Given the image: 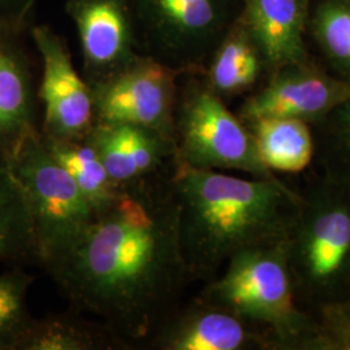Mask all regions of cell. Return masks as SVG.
I'll use <instances>...</instances> for the list:
<instances>
[{"label": "cell", "instance_id": "cell-1", "mask_svg": "<svg viewBox=\"0 0 350 350\" xmlns=\"http://www.w3.org/2000/svg\"><path fill=\"white\" fill-rule=\"evenodd\" d=\"M170 167L122 186L79 241L44 267L75 312L98 318L125 348L148 344L192 280Z\"/></svg>", "mask_w": 350, "mask_h": 350}, {"label": "cell", "instance_id": "cell-2", "mask_svg": "<svg viewBox=\"0 0 350 350\" xmlns=\"http://www.w3.org/2000/svg\"><path fill=\"white\" fill-rule=\"evenodd\" d=\"M169 178L191 279L212 280L240 250L288 240L302 204L280 180L244 179L175 160Z\"/></svg>", "mask_w": 350, "mask_h": 350}, {"label": "cell", "instance_id": "cell-3", "mask_svg": "<svg viewBox=\"0 0 350 350\" xmlns=\"http://www.w3.org/2000/svg\"><path fill=\"white\" fill-rule=\"evenodd\" d=\"M288 240L240 250L201 295L250 323L266 325L284 345L302 348L317 325L295 302Z\"/></svg>", "mask_w": 350, "mask_h": 350}, {"label": "cell", "instance_id": "cell-4", "mask_svg": "<svg viewBox=\"0 0 350 350\" xmlns=\"http://www.w3.org/2000/svg\"><path fill=\"white\" fill-rule=\"evenodd\" d=\"M39 131L24 139L5 161L25 196L39 262L46 267L86 234L96 211L44 146Z\"/></svg>", "mask_w": 350, "mask_h": 350}, {"label": "cell", "instance_id": "cell-5", "mask_svg": "<svg viewBox=\"0 0 350 350\" xmlns=\"http://www.w3.org/2000/svg\"><path fill=\"white\" fill-rule=\"evenodd\" d=\"M288 254L308 295L332 302L350 289V192L328 186L302 199Z\"/></svg>", "mask_w": 350, "mask_h": 350}, {"label": "cell", "instance_id": "cell-6", "mask_svg": "<svg viewBox=\"0 0 350 350\" xmlns=\"http://www.w3.org/2000/svg\"><path fill=\"white\" fill-rule=\"evenodd\" d=\"M174 160L196 169L238 170L279 180L263 163L250 129L208 85H193L183 94L178 90Z\"/></svg>", "mask_w": 350, "mask_h": 350}, {"label": "cell", "instance_id": "cell-7", "mask_svg": "<svg viewBox=\"0 0 350 350\" xmlns=\"http://www.w3.org/2000/svg\"><path fill=\"white\" fill-rule=\"evenodd\" d=\"M180 72L140 55L122 70L91 85L95 122L142 126L175 142Z\"/></svg>", "mask_w": 350, "mask_h": 350}, {"label": "cell", "instance_id": "cell-8", "mask_svg": "<svg viewBox=\"0 0 350 350\" xmlns=\"http://www.w3.org/2000/svg\"><path fill=\"white\" fill-rule=\"evenodd\" d=\"M27 31L40 63V134L86 138L95 124L92 92L83 75L78 73L66 42L47 24L31 23Z\"/></svg>", "mask_w": 350, "mask_h": 350}, {"label": "cell", "instance_id": "cell-9", "mask_svg": "<svg viewBox=\"0 0 350 350\" xmlns=\"http://www.w3.org/2000/svg\"><path fill=\"white\" fill-rule=\"evenodd\" d=\"M139 49L185 73L222 23L221 0H127Z\"/></svg>", "mask_w": 350, "mask_h": 350}, {"label": "cell", "instance_id": "cell-10", "mask_svg": "<svg viewBox=\"0 0 350 350\" xmlns=\"http://www.w3.org/2000/svg\"><path fill=\"white\" fill-rule=\"evenodd\" d=\"M81 44L88 85L122 70L143 55L127 0H65Z\"/></svg>", "mask_w": 350, "mask_h": 350}, {"label": "cell", "instance_id": "cell-11", "mask_svg": "<svg viewBox=\"0 0 350 350\" xmlns=\"http://www.w3.org/2000/svg\"><path fill=\"white\" fill-rule=\"evenodd\" d=\"M29 27L0 23V160L40 130Z\"/></svg>", "mask_w": 350, "mask_h": 350}, {"label": "cell", "instance_id": "cell-12", "mask_svg": "<svg viewBox=\"0 0 350 350\" xmlns=\"http://www.w3.org/2000/svg\"><path fill=\"white\" fill-rule=\"evenodd\" d=\"M147 345L160 350H245L263 348L266 342L250 322L200 299L169 314Z\"/></svg>", "mask_w": 350, "mask_h": 350}, {"label": "cell", "instance_id": "cell-13", "mask_svg": "<svg viewBox=\"0 0 350 350\" xmlns=\"http://www.w3.org/2000/svg\"><path fill=\"white\" fill-rule=\"evenodd\" d=\"M88 138L120 186L163 173L174 161V140L142 126L95 122Z\"/></svg>", "mask_w": 350, "mask_h": 350}, {"label": "cell", "instance_id": "cell-14", "mask_svg": "<svg viewBox=\"0 0 350 350\" xmlns=\"http://www.w3.org/2000/svg\"><path fill=\"white\" fill-rule=\"evenodd\" d=\"M350 99V86L325 75L297 70L279 75L267 88L245 101L241 118H318Z\"/></svg>", "mask_w": 350, "mask_h": 350}, {"label": "cell", "instance_id": "cell-15", "mask_svg": "<svg viewBox=\"0 0 350 350\" xmlns=\"http://www.w3.org/2000/svg\"><path fill=\"white\" fill-rule=\"evenodd\" d=\"M245 26L252 42L273 65L297 64L304 57L299 0H244Z\"/></svg>", "mask_w": 350, "mask_h": 350}, {"label": "cell", "instance_id": "cell-16", "mask_svg": "<svg viewBox=\"0 0 350 350\" xmlns=\"http://www.w3.org/2000/svg\"><path fill=\"white\" fill-rule=\"evenodd\" d=\"M0 265H40L25 196L4 160H0Z\"/></svg>", "mask_w": 350, "mask_h": 350}, {"label": "cell", "instance_id": "cell-17", "mask_svg": "<svg viewBox=\"0 0 350 350\" xmlns=\"http://www.w3.org/2000/svg\"><path fill=\"white\" fill-rule=\"evenodd\" d=\"M263 163L271 172L299 173L313 157V138L305 121L261 118L250 122Z\"/></svg>", "mask_w": 350, "mask_h": 350}, {"label": "cell", "instance_id": "cell-18", "mask_svg": "<svg viewBox=\"0 0 350 350\" xmlns=\"http://www.w3.org/2000/svg\"><path fill=\"white\" fill-rule=\"evenodd\" d=\"M125 345L101 325L75 314L34 319L21 350H111Z\"/></svg>", "mask_w": 350, "mask_h": 350}, {"label": "cell", "instance_id": "cell-19", "mask_svg": "<svg viewBox=\"0 0 350 350\" xmlns=\"http://www.w3.org/2000/svg\"><path fill=\"white\" fill-rule=\"evenodd\" d=\"M40 133V131H39ZM44 146L73 178L96 213L109 205L122 186L108 174L104 163L88 137L85 139H55L40 134Z\"/></svg>", "mask_w": 350, "mask_h": 350}, {"label": "cell", "instance_id": "cell-20", "mask_svg": "<svg viewBox=\"0 0 350 350\" xmlns=\"http://www.w3.org/2000/svg\"><path fill=\"white\" fill-rule=\"evenodd\" d=\"M235 29L227 34L218 49L208 73V86L215 94H235L254 83L261 64L247 31Z\"/></svg>", "mask_w": 350, "mask_h": 350}, {"label": "cell", "instance_id": "cell-21", "mask_svg": "<svg viewBox=\"0 0 350 350\" xmlns=\"http://www.w3.org/2000/svg\"><path fill=\"white\" fill-rule=\"evenodd\" d=\"M34 278L25 267L0 273V350H21L34 322L29 310V291Z\"/></svg>", "mask_w": 350, "mask_h": 350}, {"label": "cell", "instance_id": "cell-22", "mask_svg": "<svg viewBox=\"0 0 350 350\" xmlns=\"http://www.w3.org/2000/svg\"><path fill=\"white\" fill-rule=\"evenodd\" d=\"M318 36L329 57L350 75V5L327 4L319 12Z\"/></svg>", "mask_w": 350, "mask_h": 350}, {"label": "cell", "instance_id": "cell-23", "mask_svg": "<svg viewBox=\"0 0 350 350\" xmlns=\"http://www.w3.org/2000/svg\"><path fill=\"white\" fill-rule=\"evenodd\" d=\"M322 325L302 348L314 350H350V317L340 301L325 302L321 309Z\"/></svg>", "mask_w": 350, "mask_h": 350}, {"label": "cell", "instance_id": "cell-24", "mask_svg": "<svg viewBox=\"0 0 350 350\" xmlns=\"http://www.w3.org/2000/svg\"><path fill=\"white\" fill-rule=\"evenodd\" d=\"M38 0H0V23L29 27Z\"/></svg>", "mask_w": 350, "mask_h": 350}, {"label": "cell", "instance_id": "cell-25", "mask_svg": "<svg viewBox=\"0 0 350 350\" xmlns=\"http://www.w3.org/2000/svg\"><path fill=\"white\" fill-rule=\"evenodd\" d=\"M342 113H341V129H340V137L342 140V147L347 150V153L350 156V99L341 104Z\"/></svg>", "mask_w": 350, "mask_h": 350}, {"label": "cell", "instance_id": "cell-26", "mask_svg": "<svg viewBox=\"0 0 350 350\" xmlns=\"http://www.w3.org/2000/svg\"><path fill=\"white\" fill-rule=\"evenodd\" d=\"M340 302H341L342 308L345 309V312H347L348 315L350 317V293H348V295L345 296V299H344V300L340 301Z\"/></svg>", "mask_w": 350, "mask_h": 350}]
</instances>
